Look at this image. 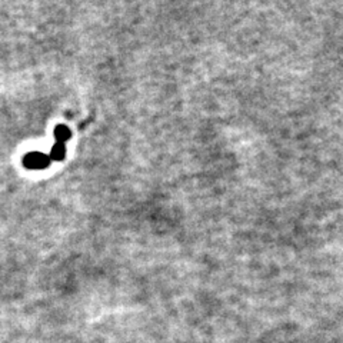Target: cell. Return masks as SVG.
I'll return each instance as SVG.
<instances>
[{"mask_svg":"<svg viewBox=\"0 0 343 343\" xmlns=\"http://www.w3.org/2000/svg\"><path fill=\"white\" fill-rule=\"evenodd\" d=\"M70 136H72V132H70L69 127L64 126V125H60V126H58V127L55 129L56 143H63V145H64V142H67V140L70 139Z\"/></svg>","mask_w":343,"mask_h":343,"instance_id":"cell-3","label":"cell"},{"mask_svg":"<svg viewBox=\"0 0 343 343\" xmlns=\"http://www.w3.org/2000/svg\"><path fill=\"white\" fill-rule=\"evenodd\" d=\"M50 157L43 152H30L23 157V164L30 170H42L49 167Z\"/></svg>","mask_w":343,"mask_h":343,"instance_id":"cell-1","label":"cell"},{"mask_svg":"<svg viewBox=\"0 0 343 343\" xmlns=\"http://www.w3.org/2000/svg\"><path fill=\"white\" fill-rule=\"evenodd\" d=\"M66 156V146L63 143H55L50 149V153H49V157L50 160H56V162H60L63 160Z\"/></svg>","mask_w":343,"mask_h":343,"instance_id":"cell-2","label":"cell"}]
</instances>
